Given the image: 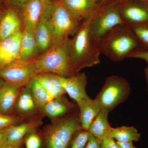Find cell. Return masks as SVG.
<instances>
[{
    "mask_svg": "<svg viewBox=\"0 0 148 148\" xmlns=\"http://www.w3.org/2000/svg\"><path fill=\"white\" fill-rule=\"evenodd\" d=\"M93 14L81 23L71 39L70 61L75 74L85 68L96 66L101 62L99 41L93 36L90 30Z\"/></svg>",
    "mask_w": 148,
    "mask_h": 148,
    "instance_id": "6da1fadb",
    "label": "cell"
},
{
    "mask_svg": "<svg viewBox=\"0 0 148 148\" xmlns=\"http://www.w3.org/2000/svg\"><path fill=\"white\" fill-rule=\"evenodd\" d=\"M101 54L116 62L128 58L131 53L142 49L129 25L116 27L99 41Z\"/></svg>",
    "mask_w": 148,
    "mask_h": 148,
    "instance_id": "7a4b0ae2",
    "label": "cell"
},
{
    "mask_svg": "<svg viewBox=\"0 0 148 148\" xmlns=\"http://www.w3.org/2000/svg\"><path fill=\"white\" fill-rule=\"evenodd\" d=\"M70 46L69 38L61 43L52 45L45 52L30 61L34 76L42 73H51L69 77L75 75L70 61Z\"/></svg>",
    "mask_w": 148,
    "mask_h": 148,
    "instance_id": "3957f363",
    "label": "cell"
},
{
    "mask_svg": "<svg viewBox=\"0 0 148 148\" xmlns=\"http://www.w3.org/2000/svg\"><path fill=\"white\" fill-rule=\"evenodd\" d=\"M81 129L79 114L75 112L53 120L42 130L40 136L46 148H68L74 134Z\"/></svg>",
    "mask_w": 148,
    "mask_h": 148,
    "instance_id": "277c9868",
    "label": "cell"
},
{
    "mask_svg": "<svg viewBox=\"0 0 148 148\" xmlns=\"http://www.w3.org/2000/svg\"><path fill=\"white\" fill-rule=\"evenodd\" d=\"M130 85L127 80L117 75L106 78L103 87L95 98L102 108L112 110L117 106L123 103L130 93Z\"/></svg>",
    "mask_w": 148,
    "mask_h": 148,
    "instance_id": "5b68a950",
    "label": "cell"
},
{
    "mask_svg": "<svg viewBox=\"0 0 148 148\" xmlns=\"http://www.w3.org/2000/svg\"><path fill=\"white\" fill-rule=\"evenodd\" d=\"M53 29V44L61 43L74 36L79 27L81 20L62 6L53 2L51 7Z\"/></svg>",
    "mask_w": 148,
    "mask_h": 148,
    "instance_id": "8992f818",
    "label": "cell"
},
{
    "mask_svg": "<svg viewBox=\"0 0 148 148\" xmlns=\"http://www.w3.org/2000/svg\"><path fill=\"white\" fill-rule=\"evenodd\" d=\"M126 24L123 20L117 5L108 3L100 6L92 14L91 33L98 41L116 27Z\"/></svg>",
    "mask_w": 148,
    "mask_h": 148,
    "instance_id": "52a82bcc",
    "label": "cell"
},
{
    "mask_svg": "<svg viewBox=\"0 0 148 148\" xmlns=\"http://www.w3.org/2000/svg\"><path fill=\"white\" fill-rule=\"evenodd\" d=\"M34 76L30 62L16 60L0 69V79L21 88L29 85Z\"/></svg>",
    "mask_w": 148,
    "mask_h": 148,
    "instance_id": "ba28073f",
    "label": "cell"
},
{
    "mask_svg": "<svg viewBox=\"0 0 148 148\" xmlns=\"http://www.w3.org/2000/svg\"><path fill=\"white\" fill-rule=\"evenodd\" d=\"M117 5L125 24L129 26L148 25V2L128 0Z\"/></svg>",
    "mask_w": 148,
    "mask_h": 148,
    "instance_id": "9c48e42d",
    "label": "cell"
},
{
    "mask_svg": "<svg viewBox=\"0 0 148 148\" xmlns=\"http://www.w3.org/2000/svg\"><path fill=\"white\" fill-rule=\"evenodd\" d=\"M51 5L43 7L40 18L34 32V35L41 54L53 44V29L51 19Z\"/></svg>",
    "mask_w": 148,
    "mask_h": 148,
    "instance_id": "30bf717a",
    "label": "cell"
},
{
    "mask_svg": "<svg viewBox=\"0 0 148 148\" xmlns=\"http://www.w3.org/2000/svg\"><path fill=\"white\" fill-rule=\"evenodd\" d=\"M59 79L66 93L77 104L88 96L86 92L87 77L85 73L79 72L69 77L59 76Z\"/></svg>",
    "mask_w": 148,
    "mask_h": 148,
    "instance_id": "8fae6325",
    "label": "cell"
},
{
    "mask_svg": "<svg viewBox=\"0 0 148 148\" xmlns=\"http://www.w3.org/2000/svg\"><path fill=\"white\" fill-rule=\"evenodd\" d=\"M43 4L41 0H30L18 12L22 22L23 30L34 35L42 12Z\"/></svg>",
    "mask_w": 148,
    "mask_h": 148,
    "instance_id": "7c38bea8",
    "label": "cell"
},
{
    "mask_svg": "<svg viewBox=\"0 0 148 148\" xmlns=\"http://www.w3.org/2000/svg\"><path fill=\"white\" fill-rule=\"evenodd\" d=\"M23 30L0 40V69L19 59Z\"/></svg>",
    "mask_w": 148,
    "mask_h": 148,
    "instance_id": "4fadbf2b",
    "label": "cell"
},
{
    "mask_svg": "<svg viewBox=\"0 0 148 148\" xmlns=\"http://www.w3.org/2000/svg\"><path fill=\"white\" fill-rule=\"evenodd\" d=\"M22 30V22L17 11L5 7L0 10V40Z\"/></svg>",
    "mask_w": 148,
    "mask_h": 148,
    "instance_id": "5bb4252c",
    "label": "cell"
},
{
    "mask_svg": "<svg viewBox=\"0 0 148 148\" xmlns=\"http://www.w3.org/2000/svg\"><path fill=\"white\" fill-rule=\"evenodd\" d=\"M54 1L81 21L89 17L100 7L95 0H57Z\"/></svg>",
    "mask_w": 148,
    "mask_h": 148,
    "instance_id": "9a60e30c",
    "label": "cell"
},
{
    "mask_svg": "<svg viewBox=\"0 0 148 148\" xmlns=\"http://www.w3.org/2000/svg\"><path fill=\"white\" fill-rule=\"evenodd\" d=\"M42 123V118L35 116L29 120L11 126L5 144L21 147L24 137L27 133L36 130Z\"/></svg>",
    "mask_w": 148,
    "mask_h": 148,
    "instance_id": "2e32d148",
    "label": "cell"
},
{
    "mask_svg": "<svg viewBox=\"0 0 148 148\" xmlns=\"http://www.w3.org/2000/svg\"><path fill=\"white\" fill-rule=\"evenodd\" d=\"M75 105L63 97L53 98L39 110V112L52 120L75 112Z\"/></svg>",
    "mask_w": 148,
    "mask_h": 148,
    "instance_id": "e0dca14e",
    "label": "cell"
},
{
    "mask_svg": "<svg viewBox=\"0 0 148 148\" xmlns=\"http://www.w3.org/2000/svg\"><path fill=\"white\" fill-rule=\"evenodd\" d=\"M38 112L39 110L32 96L29 86L22 88L12 115L26 118L34 115Z\"/></svg>",
    "mask_w": 148,
    "mask_h": 148,
    "instance_id": "ac0fdd59",
    "label": "cell"
},
{
    "mask_svg": "<svg viewBox=\"0 0 148 148\" xmlns=\"http://www.w3.org/2000/svg\"><path fill=\"white\" fill-rule=\"evenodd\" d=\"M79 109V116L83 129L88 130L90 124L100 112L102 106L96 98L92 99L88 96L77 104Z\"/></svg>",
    "mask_w": 148,
    "mask_h": 148,
    "instance_id": "d6986e66",
    "label": "cell"
},
{
    "mask_svg": "<svg viewBox=\"0 0 148 148\" xmlns=\"http://www.w3.org/2000/svg\"><path fill=\"white\" fill-rule=\"evenodd\" d=\"M21 88L14 84L5 83L0 90V113L12 115Z\"/></svg>",
    "mask_w": 148,
    "mask_h": 148,
    "instance_id": "ffe728a7",
    "label": "cell"
},
{
    "mask_svg": "<svg viewBox=\"0 0 148 148\" xmlns=\"http://www.w3.org/2000/svg\"><path fill=\"white\" fill-rule=\"evenodd\" d=\"M109 112L108 109L102 108L88 130L90 134L101 140L111 137V127L108 121Z\"/></svg>",
    "mask_w": 148,
    "mask_h": 148,
    "instance_id": "44dd1931",
    "label": "cell"
},
{
    "mask_svg": "<svg viewBox=\"0 0 148 148\" xmlns=\"http://www.w3.org/2000/svg\"><path fill=\"white\" fill-rule=\"evenodd\" d=\"M34 77L45 88L52 99L61 97L66 93L58 75L51 73H42Z\"/></svg>",
    "mask_w": 148,
    "mask_h": 148,
    "instance_id": "7402d4cb",
    "label": "cell"
},
{
    "mask_svg": "<svg viewBox=\"0 0 148 148\" xmlns=\"http://www.w3.org/2000/svg\"><path fill=\"white\" fill-rule=\"evenodd\" d=\"M41 54L34 35L23 30L19 60L30 62Z\"/></svg>",
    "mask_w": 148,
    "mask_h": 148,
    "instance_id": "603a6c76",
    "label": "cell"
},
{
    "mask_svg": "<svg viewBox=\"0 0 148 148\" xmlns=\"http://www.w3.org/2000/svg\"><path fill=\"white\" fill-rule=\"evenodd\" d=\"M111 137L120 143L137 142L141 138V134L135 127L122 126L111 127Z\"/></svg>",
    "mask_w": 148,
    "mask_h": 148,
    "instance_id": "cb8c5ba5",
    "label": "cell"
},
{
    "mask_svg": "<svg viewBox=\"0 0 148 148\" xmlns=\"http://www.w3.org/2000/svg\"><path fill=\"white\" fill-rule=\"evenodd\" d=\"M29 86L39 111L41 108L53 99L34 77L32 78Z\"/></svg>",
    "mask_w": 148,
    "mask_h": 148,
    "instance_id": "d4e9b609",
    "label": "cell"
},
{
    "mask_svg": "<svg viewBox=\"0 0 148 148\" xmlns=\"http://www.w3.org/2000/svg\"><path fill=\"white\" fill-rule=\"evenodd\" d=\"M90 134L88 130L82 128L77 131L73 136L69 144L70 148H84L87 144Z\"/></svg>",
    "mask_w": 148,
    "mask_h": 148,
    "instance_id": "484cf974",
    "label": "cell"
},
{
    "mask_svg": "<svg viewBox=\"0 0 148 148\" xmlns=\"http://www.w3.org/2000/svg\"><path fill=\"white\" fill-rule=\"evenodd\" d=\"M142 49H148V25L129 26Z\"/></svg>",
    "mask_w": 148,
    "mask_h": 148,
    "instance_id": "4316f807",
    "label": "cell"
},
{
    "mask_svg": "<svg viewBox=\"0 0 148 148\" xmlns=\"http://www.w3.org/2000/svg\"><path fill=\"white\" fill-rule=\"evenodd\" d=\"M25 118L21 117L0 113V129L19 124Z\"/></svg>",
    "mask_w": 148,
    "mask_h": 148,
    "instance_id": "83f0119b",
    "label": "cell"
},
{
    "mask_svg": "<svg viewBox=\"0 0 148 148\" xmlns=\"http://www.w3.org/2000/svg\"><path fill=\"white\" fill-rule=\"evenodd\" d=\"M26 148H40L42 140L40 135L32 130L26 135L24 138Z\"/></svg>",
    "mask_w": 148,
    "mask_h": 148,
    "instance_id": "f1b7e54d",
    "label": "cell"
},
{
    "mask_svg": "<svg viewBox=\"0 0 148 148\" xmlns=\"http://www.w3.org/2000/svg\"><path fill=\"white\" fill-rule=\"evenodd\" d=\"M30 0H4L5 7L13 9L17 12Z\"/></svg>",
    "mask_w": 148,
    "mask_h": 148,
    "instance_id": "f546056e",
    "label": "cell"
},
{
    "mask_svg": "<svg viewBox=\"0 0 148 148\" xmlns=\"http://www.w3.org/2000/svg\"><path fill=\"white\" fill-rule=\"evenodd\" d=\"M140 58L148 62V49H140L135 51L129 56L128 58Z\"/></svg>",
    "mask_w": 148,
    "mask_h": 148,
    "instance_id": "4dcf8cb0",
    "label": "cell"
},
{
    "mask_svg": "<svg viewBox=\"0 0 148 148\" xmlns=\"http://www.w3.org/2000/svg\"><path fill=\"white\" fill-rule=\"evenodd\" d=\"M101 141L90 133L87 144L84 148H101Z\"/></svg>",
    "mask_w": 148,
    "mask_h": 148,
    "instance_id": "1f68e13d",
    "label": "cell"
},
{
    "mask_svg": "<svg viewBox=\"0 0 148 148\" xmlns=\"http://www.w3.org/2000/svg\"><path fill=\"white\" fill-rule=\"evenodd\" d=\"M101 148H120L116 142L112 137L101 141Z\"/></svg>",
    "mask_w": 148,
    "mask_h": 148,
    "instance_id": "d6a6232c",
    "label": "cell"
},
{
    "mask_svg": "<svg viewBox=\"0 0 148 148\" xmlns=\"http://www.w3.org/2000/svg\"><path fill=\"white\" fill-rule=\"evenodd\" d=\"M10 127L11 126L4 129H0V148L2 147L5 144Z\"/></svg>",
    "mask_w": 148,
    "mask_h": 148,
    "instance_id": "836d02e7",
    "label": "cell"
},
{
    "mask_svg": "<svg viewBox=\"0 0 148 148\" xmlns=\"http://www.w3.org/2000/svg\"><path fill=\"white\" fill-rule=\"evenodd\" d=\"M116 143L120 148H137L134 145L132 142L128 143H120L116 142Z\"/></svg>",
    "mask_w": 148,
    "mask_h": 148,
    "instance_id": "e575fe53",
    "label": "cell"
},
{
    "mask_svg": "<svg viewBox=\"0 0 148 148\" xmlns=\"http://www.w3.org/2000/svg\"><path fill=\"white\" fill-rule=\"evenodd\" d=\"M128 1V0H110L108 3L111 4L113 5H118L125 1ZM140 1H145L148 2V0H140ZM107 3V4H108Z\"/></svg>",
    "mask_w": 148,
    "mask_h": 148,
    "instance_id": "d590c367",
    "label": "cell"
},
{
    "mask_svg": "<svg viewBox=\"0 0 148 148\" xmlns=\"http://www.w3.org/2000/svg\"><path fill=\"white\" fill-rule=\"evenodd\" d=\"M147 65L146 68L144 69V73H145V77L146 83H147V87L148 91V62H147Z\"/></svg>",
    "mask_w": 148,
    "mask_h": 148,
    "instance_id": "8d00e7d4",
    "label": "cell"
},
{
    "mask_svg": "<svg viewBox=\"0 0 148 148\" xmlns=\"http://www.w3.org/2000/svg\"><path fill=\"white\" fill-rule=\"evenodd\" d=\"M44 6L51 5L54 1L53 0H41Z\"/></svg>",
    "mask_w": 148,
    "mask_h": 148,
    "instance_id": "74e56055",
    "label": "cell"
},
{
    "mask_svg": "<svg viewBox=\"0 0 148 148\" xmlns=\"http://www.w3.org/2000/svg\"><path fill=\"white\" fill-rule=\"evenodd\" d=\"M97 2V3L100 6L107 4L109 2L110 0H95Z\"/></svg>",
    "mask_w": 148,
    "mask_h": 148,
    "instance_id": "f35d334b",
    "label": "cell"
},
{
    "mask_svg": "<svg viewBox=\"0 0 148 148\" xmlns=\"http://www.w3.org/2000/svg\"><path fill=\"white\" fill-rule=\"evenodd\" d=\"M1 148H21V147L13 145H10V144H5Z\"/></svg>",
    "mask_w": 148,
    "mask_h": 148,
    "instance_id": "ab89813d",
    "label": "cell"
},
{
    "mask_svg": "<svg viewBox=\"0 0 148 148\" xmlns=\"http://www.w3.org/2000/svg\"><path fill=\"white\" fill-rule=\"evenodd\" d=\"M5 7L4 0H0V10Z\"/></svg>",
    "mask_w": 148,
    "mask_h": 148,
    "instance_id": "60d3db41",
    "label": "cell"
},
{
    "mask_svg": "<svg viewBox=\"0 0 148 148\" xmlns=\"http://www.w3.org/2000/svg\"><path fill=\"white\" fill-rule=\"evenodd\" d=\"M5 82L3 80L0 79V90H1V88L3 87V85L4 84Z\"/></svg>",
    "mask_w": 148,
    "mask_h": 148,
    "instance_id": "b9f144b4",
    "label": "cell"
}]
</instances>
